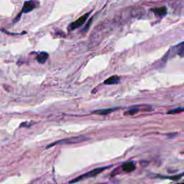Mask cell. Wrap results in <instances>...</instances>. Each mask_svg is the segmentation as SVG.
I'll return each mask as SVG.
<instances>
[{
    "mask_svg": "<svg viewBox=\"0 0 184 184\" xmlns=\"http://www.w3.org/2000/svg\"><path fill=\"white\" fill-rule=\"evenodd\" d=\"M122 168L124 171L127 172V173H130V172H132L135 170V166L132 162H128V163L123 164L122 166Z\"/></svg>",
    "mask_w": 184,
    "mask_h": 184,
    "instance_id": "6",
    "label": "cell"
},
{
    "mask_svg": "<svg viewBox=\"0 0 184 184\" xmlns=\"http://www.w3.org/2000/svg\"><path fill=\"white\" fill-rule=\"evenodd\" d=\"M89 14H90V12L86 13V14L82 15L81 17H79L77 20L71 23L69 25V27H68V30H69V31H73V30H76V29L79 28L81 26L83 25L85 23V22L86 21V20H87Z\"/></svg>",
    "mask_w": 184,
    "mask_h": 184,
    "instance_id": "3",
    "label": "cell"
},
{
    "mask_svg": "<svg viewBox=\"0 0 184 184\" xmlns=\"http://www.w3.org/2000/svg\"><path fill=\"white\" fill-rule=\"evenodd\" d=\"M138 111L139 109H130L129 111L124 112V114L125 115H134V114H135Z\"/></svg>",
    "mask_w": 184,
    "mask_h": 184,
    "instance_id": "12",
    "label": "cell"
},
{
    "mask_svg": "<svg viewBox=\"0 0 184 184\" xmlns=\"http://www.w3.org/2000/svg\"><path fill=\"white\" fill-rule=\"evenodd\" d=\"M174 49L176 50V54L181 57H184V42L175 46Z\"/></svg>",
    "mask_w": 184,
    "mask_h": 184,
    "instance_id": "9",
    "label": "cell"
},
{
    "mask_svg": "<svg viewBox=\"0 0 184 184\" xmlns=\"http://www.w3.org/2000/svg\"><path fill=\"white\" fill-rule=\"evenodd\" d=\"M119 81H120V79L119 76H111L110 78H109V79H106V80L104 81V84L107 85L117 84L119 83Z\"/></svg>",
    "mask_w": 184,
    "mask_h": 184,
    "instance_id": "8",
    "label": "cell"
},
{
    "mask_svg": "<svg viewBox=\"0 0 184 184\" xmlns=\"http://www.w3.org/2000/svg\"><path fill=\"white\" fill-rule=\"evenodd\" d=\"M184 175V173H182V174L179 175V176H171V177H168V179H169L170 180H173V181H178L179 179H180Z\"/></svg>",
    "mask_w": 184,
    "mask_h": 184,
    "instance_id": "13",
    "label": "cell"
},
{
    "mask_svg": "<svg viewBox=\"0 0 184 184\" xmlns=\"http://www.w3.org/2000/svg\"><path fill=\"white\" fill-rule=\"evenodd\" d=\"M39 2L35 1H24V4H23L21 14L23 13H28L30 12L33 11L35 8L38 7Z\"/></svg>",
    "mask_w": 184,
    "mask_h": 184,
    "instance_id": "4",
    "label": "cell"
},
{
    "mask_svg": "<svg viewBox=\"0 0 184 184\" xmlns=\"http://www.w3.org/2000/svg\"><path fill=\"white\" fill-rule=\"evenodd\" d=\"M117 108H109V109H98L96 111H93V114H98V115H107L110 114L112 111L117 110Z\"/></svg>",
    "mask_w": 184,
    "mask_h": 184,
    "instance_id": "7",
    "label": "cell"
},
{
    "mask_svg": "<svg viewBox=\"0 0 184 184\" xmlns=\"http://www.w3.org/2000/svg\"><path fill=\"white\" fill-rule=\"evenodd\" d=\"M181 111H184V108H177L175 109H171L170 111H168V114H177V113H180Z\"/></svg>",
    "mask_w": 184,
    "mask_h": 184,
    "instance_id": "11",
    "label": "cell"
},
{
    "mask_svg": "<svg viewBox=\"0 0 184 184\" xmlns=\"http://www.w3.org/2000/svg\"><path fill=\"white\" fill-rule=\"evenodd\" d=\"M179 184H184V183H179Z\"/></svg>",
    "mask_w": 184,
    "mask_h": 184,
    "instance_id": "15",
    "label": "cell"
},
{
    "mask_svg": "<svg viewBox=\"0 0 184 184\" xmlns=\"http://www.w3.org/2000/svg\"><path fill=\"white\" fill-rule=\"evenodd\" d=\"M92 19H91L90 20H89V22H88L87 24H86V26H85L84 29V32H86L88 30H89V27H90L91 25V23H92Z\"/></svg>",
    "mask_w": 184,
    "mask_h": 184,
    "instance_id": "14",
    "label": "cell"
},
{
    "mask_svg": "<svg viewBox=\"0 0 184 184\" xmlns=\"http://www.w3.org/2000/svg\"><path fill=\"white\" fill-rule=\"evenodd\" d=\"M48 53H46V52H41V53H39L38 55L36 57V60H37V62L41 64H43L46 62V60L48 58Z\"/></svg>",
    "mask_w": 184,
    "mask_h": 184,
    "instance_id": "5",
    "label": "cell"
},
{
    "mask_svg": "<svg viewBox=\"0 0 184 184\" xmlns=\"http://www.w3.org/2000/svg\"><path fill=\"white\" fill-rule=\"evenodd\" d=\"M153 12L157 15L162 17V16H164L166 14V13H167V9L165 7H159V8H156L155 10H153Z\"/></svg>",
    "mask_w": 184,
    "mask_h": 184,
    "instance_id": "10",
    "label": "cell"
},
{
    "mask_svg": "<svg viewBox=\"0 0 184 184\" xmlns=\"http://www.w3.org/2000/svg\"><path fill=\"white\" fill-rule=\"evenodd\" d=\"M108 168H109V166H106V167L97 168L93 169V170H91V171L88 172V173H85V174L81 175V176H79V177H77V178H76V179H73V180L70 181V182H69V183L71 184V183H77V182L81 181H82V180H84V179H89V178L94 177V176H96L97 175L99 174V173H101V172L104 171V170H105V169Z\"/></svg>",
    "mask_w": 184,
    "mask_h": 184,
    "instance_id": "2",
    "label": "cell"
},
{
    "mask_svg": "<svg viewBox=\"0 0 184 184\" xmlns=\"http://www.w3.org/2000/svg\"><path fill=\"white\" fill-rule=\"evenodd\" d=\"M87 137H84V136H77V137H70V138H66L63 139V140H58V141H56L55 143H52V144L49 145L48 146H47L46 148H49V147H51L53 146L56 145H71V144H76V143H81V142L86 141L87 140Z\"/></svg>",
    "mask_w": 184,
    "mask_h": 184,
    "instance_id": "1",
    "label": "cell"
}]
</instances>
